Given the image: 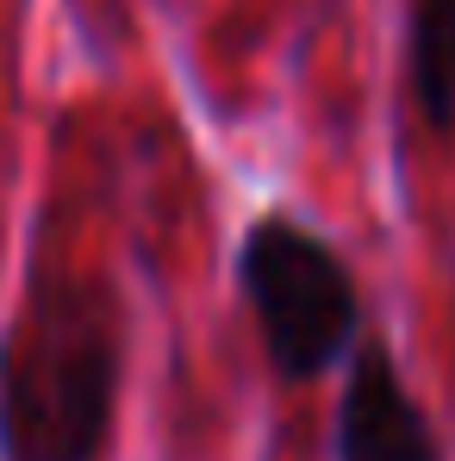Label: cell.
<instances>
[{"label":"cell","instance_id":"1","mask_svg":"<svg viewBox=\"0 0 455 461\" xmlns=\"http://www.w3.org/2000/svg\"><path fill=\"white\" fill-rule=\"evenodd\" d=\"M119 399V306L87 275H32L0 343V456L94 461Z\"/></svg>","mask_w":455,"mask_h":461},{"label":"cell","instance_id":"2","mask_svg":"<svg viewBox=\"0 0 455 461\" xmlns=\"http://www.w3.org/2000/svg\"><path fill=\"white\" fill-rule=\"evenodd\" d=\"M237 287L281 381H318L356 349L362 330L356 275L337 256V243L300 225L294 212H262L243 230Z\"/></svg>","mask_w":455,"mask_h":461},{"label":"cell","instance_id":"3","mask_svg":"<svg viewBox=\"0 0 455 461\" xmlns=\"http://www.w3.org/2000/svg\"><path fill=\"white\" fill-rule=\"evenodd\" d=\"M337 461H443L431 418L399 381L387 343H356L343 405H337Z\"/></svg>","mask_w":455,"mask_h":461},{"label":"cell","instance_id":"4","mask_svg":"<svg viewBox=\"0 0 455 461\" xmlns=\"http://www.w3.org/2000/svg\"><path fill=\"white\" fill-rule=\"evenodd\" d=\"M405 76L431 131H455V0H405Z\"/></svg>","mask_w":455,"mask_h":461}]
</instances>
